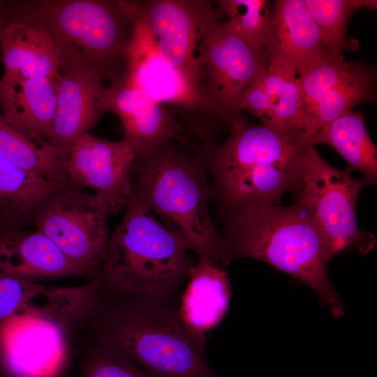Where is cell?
Wrapping results in <instances>:
<instances>
[{
  "label": "cell",
  "instance_id": "1",
  "mask_svg": "<svg viewBox=\"0 0 377 377\" xmlns=\"http://www.w3.org/2000/svg\"><path fill=\"white\" fill-rule=\"evenodd\" d=\"M168 299L108 294L96 285L73 326L154 377H220L206 360L205 336L189 329Z\"/></svg>",
  "mask_w": 377,
  "mask_h": 377
},
{
  "label": "cell",
  "instance_id": "2",
  "mask_svg": "<svg viewBox=\"0 0 377 377\" xmlns=\"http://www.w3.org/2000/svg\"><path fill=\"white\" fill-rule=\"evenodd\" d=\"M227 126L229 135L222 143L193 149L208 175L219 217L273 205L286 192L296 191L306 146L242 116Z\"/></svg>",
  "mask_w": 377,
  "mask_h": 377
},
{
  "label": "cell",
  "instance_id": "3",
  "mask_svg": "<svg viewBox=\"0 0 377 377\" xmlns=\"http://www.w3.org/2000/svg\"><path fill=\"white\" fill-rule=\"evenodd\" d=\"M222 264L251 258L264 261L309 286L334 318L342 304L327 275L332 258L326 240L300 204L253 207L223 219Z\"/></svg>",
  "mask_w": 377,
  "mask_h": 377
},
{
  "label": "cell",
  "instance_id": "4",
  "mask_svg": "<svg viewBox=\"0 0 377 377\" xmlns=\"http://www.w3.org/2000/svg\"><path fill=\"white\" fill-rule=\"evenodd\" d=\"M131 195L187 250L223 267L221 232L209 212L213 190L194 151L170 141L135 157Z\"/></svg>",
  "mask_w": 377,
  "mask_h": 377
},
{
  "label": "cell",
  "instance_id": "5",
  "mask_svg": "<svg viewBox=\"0 0 377 377\" xmlns=\"http://www.w3.org/2000/svg\"><path fill=\"white\" fill-rule=\"evenodd\" d=\"M10 20L36 22L49 32L59 52L61 73L92 68L111 81L126 59L135 21L134 1L34 0L5 1Z\"/></svg>",
  "mask_w": 377,
  "mask_h": 377
},
{
  "label": "cell",
  "instance_id": "6",
  "mask_svg": "<svg viewBox=\"0 0 377 377\" xmlns=\"http://www.w3.org/2000/svg\"><path fill=\"white\" fill-rule=\"evenodd\" d=\"M125 210L91 281L108 294L168 298L188 279L196 262L132 195Z\"/></svg>",
  "mask_w": 377,
  "mask_h": 377
},
{
  "label": "cell",
  "instance_id": "7",
  "mask_svg": "<svg viewBox=\"0 0 377 377\" xmlns=\"http://www.w3.org/2000/svg\"><path fill=\"white\" fill-rule=\"evenodd\" d=\"M365 184L351 177L347 170L332 166L313 146L307 147L296 202L314 220L332 258L349 249L366 255L376 244L375 236L362 230L356 219L357 197Z\"/></svg>",
  "mask_w": 377,
  "mask_h": 377
},
{
  "label": "cell",
  "instance_id": "8",
  "mask_svg": "<svg viewBox=\"0 0 377 377\" xmlns=\"http://www.w3.org/2000/svg\"><path fill=\"white\" fill-rule=\"evenodd\" d=\"M108 216L94 193L68 183L41 207L34 225L71 262L87 272L92 281L105 258L110 239Z\"/></svg>",
  "mask_w": 377,
  "mask_h": 377
},
{
  "label": "cell",
  "instance_id": "9",
  "mask_svg": "<svg viewBox=\"0 0 377 377\" xmlns=\"http://www.w3.org/2000/svg\"><path fill=\"white\" fill-rule=\"evenodd\" d=\"M200 89L205 111L226 126L239 117L244 91L265 71L267 62L226 23H213L201 39Z\"/></svg>",
  "mask_w": 377,
  "mask_h": 377
},
{
  "label": "cell",
  "instance_id": "10",
  "mask_svg": "<svg viewBox=\"0 0 377 377\" xmlns=\"http://www.w3.org/2000/svg\"><path fill=\"white\" fill-rule=\"evenodd\" d=\"M69 322L46 311L24 312L0 325V359L12 377H55L68 353Z\"/></svg>",
  "mask_w": 377,
  "mask_h": 377
},
{
  "label": "cell",
  "instance_id": "11",
  "mask_svg": "<svg viewBox=\"0 0 377 377\" xmlns=\"http://www.w3.org/2000/svg\"><path fill=\"white\" fill-rule=\"evenodd\" d=\"M137 17L152 35L158 54L200 88L196 43L219 21L210 1L153 0L135 2Z\"/></svg>",
  "mask_w": 377,
  "mask_h": 377
},
{
  "label": "cell",
  "instance_id": "12",
  "mask_svg": "<svg viewBox=\"0 0 377 377\" xmlns=\"http://www.w3.org/2000/svg\"><path fill=\"white\" fill-rule=\"evenodd\" d=\"M135 157L126 140L110 141L89 132L73 144L64 165L71 183L93 189L108 214L115 215L127 206Z\"/></svg>",
  "mask_w": 377,
  "mask_h": 377
},
{
  "label": "cell",
  "instance_id": "13",
  "mask_svg": "<svg viewBox=\"0 0 377 377\" xmlns=\"http://www.w3.org/2000/svg\"><path fill=\"white\" fill-rule=\"evenodd\" d=\"M102 87L97 108L103 114L110 112L121 120L124 139L132 146L135 156L147 154L178 138L181 125L161 103L124 75Z\"/></svg>",
  "mask_w": 377,
  "mask_h": 377
},
{
  "label": "cell",
  "instance_id": "14",
  "mask_svg": "<svg viewBox=\"0 0 377 377\" xmlns=\"http://www.w3.org/2000/svg\"><path fill=\"white\" fill-rule=\"evenodd\" d=\"M124 76L159 103L177 104L206 112L198 86L161 57L152 35L137 15Z\"/></svg>",
  "mask_w": 377,
  "mask_h": 377
},
{
  "label": "cell",
  "instance_id": "15",
  "mask_svg": "<svg viewBox=\"0 0 377 377\" xmlns=\"http://www.w3.org/2000/svg\"><path fill=\"white\" fill-rule=\"evenodd\" d=\"M71 276L91 279L36 229H0V278L36 282Z\"/></svg>",
  "mask_w": 377,
  "mask_h": 377
},
{
  "label": "cell",
  "instance_id": "16",
  "mask_svg": "<svg viewBox=\"0 0 377 377\" xmlns=\"http://www.w3.org/2000/svg\"><path fill=\"white\" fill-rule=\"evenodd\" d=\"M103 77L101 71L86 68L61 73L58 78L55 112L46 141L64 158L102 115L96 102Z\"/></svg>",
  "mask_w": 377,
  "mask_h": 377
},
{
  "label": "cell",
  "instance_id": "17",
  "mask_svg": "<svg viewBox=\"0 0 377 377\" xmlns=\"http://www.w3.org/2000/svg\"><path fill=\"white\" fill-rule=\"evenodd\" d=\"M4 82L61 74V61L54 42L42 25L10 20L0 40Z\"/></svg>",
  "mask_w": 377,
  "mask_h": 377
},
{
  "label": "cell",
  "instance_id": "18",
  "mask_svg": "<svg viewBox=\"0 0 377 377\" xmlns=\"http://www.w3.org/2000/svg\"><path fill=\"white\" fill-rule=\"evenodd\" d=\"M60 75L14 82L0 79V107L4 118L19 130L46 141L54 116Z\"/></svg>",
  "mask_w": 377,
  "mask_h": 377
},
{
  "label": "cell",
  "instance_id": "19",
  "mask_svg": "<svg viewBox=\"0 0 377 377\" xmlns=\"http://www.w3.org/2000/svg\"><path fill=\"white\" fill-rule=\"evenodd\" d=\"M272 23V57L276 55L290 63L298 75L327 56L319 31L303 0L276 1Z\"/></svg>",
  "mask_w": 377,
  "mask_h": 377
},
{
  "label": "cell",
  "instance_id": "20",
  "mask_svg": "<svg viewBox=\"0 0 377 377\" xmlns=\"http://www.w3.org/2000/svg\"><path fill=\"white\" fill-rule=\"evenodd\" d=\"M188 278L179 313L189 329L204 335L221 322L228 311L229 279L223 267L202 258L196 262Z\"/></svg>",
  "mask_w": 377,
  "mask_h": 377
},
{
  "label": "cell",
  "instance_id": "21",
  "mask_svg": "<svg viewBox=\"0 0 377 377\" xmlns=\"http://www.w3.org/2000/svg\"><path fill=\"white\" fill-rule=\"evenodd\" d=\"M65 184L37 177L0 156V229L34 224L41 207Z\"/></svg>",
  "mask_w": 377,
  "mask_h": 377
},
{
  "label": "cell",
  "instance_id": "22",
  "mask_svg": "<svg viewBox=\"0 0 377 377\" xmlns=\"http://www.w3.org/2000/svg\"><path fill=\"white\" fill-rule=\"evenodd\" d=\"M327 145L346 161V170L363 175L366 184L377 181V149L367 131L364 116L352 110L320 128L306 140V146Z\"/></svg>",
  "mask_w": 377,
  "mask_h": 377
},
{
  "label": "cell",
  "instance_id": "23",
  "mask_svg": "<svg viewBox=\"0 0 377 377\" xmlns=\"http://www.w3.org/2000/svg\"><path fill=\"white\" fill-rule=\"evenodd\" d=\"M298 75L288 61L276 55L270 58L261 75L268 106L267 119L263 125L302 142Z\"/></svg>",
  "mask_w": 377,
  "mask_h": 377
},
{
  "label": "cell",
  "instance_id": "24",
  "mask_svg": "<svg viewBox=\"0 0 377 377\" xmlns=\"http://www.w3.org/2000/svg\"><path fill=\"white\" fill-rule=\"evenodd\" d=\"M0 156L37 177L68 184L61 152L10 124L0 112Z\"/></svg>",
  "mask_w": 377,
  "mask_h": 377
},
{
  "label": "cell",
  "instance_id": "25",
  "mask_svg": "<svg viewBox=\"0 0 377 377\" xmlns=\"http://www.w3.org/2000/svg\"><path fill=\"white\" fill-rule=\"evenodd\" d=\"M376 68L367 70L354 78L331 88L302 117L301 140L306 139L320 128L334 121L362 102L376 101ZM308 147V146H306Z\"/></svg>",
  "mask_w": 377,
  "mask_h": 377
},
{
  "label": "cell",
  "instance_id": "26",
  "mask_svg": "<svg viewBox=\"0 0 377 377\" xmlns=\"http://www.w3.org/2000/svg\"><path fill=\"white\" fill-rule=\"evenodd\" d=\"M228 20V29L257 50L269 62L273 52L272 12L265 0L219 1Z\"/></svg>",
  "mask_w": 377,
  "mask_h": 377
},
{
  "label": "cell",
  "instance_id": "27",
  "mask_svg": "<svg viewBox=\"0 0 377 377\" xmlns=\"http://www.w3.org/2000/svg\"><path fill=\"white\" fill-rule=\"evenodd\" d=\"M313 20L327 55L342 57V52L348 47L346 38L347 22L351 15L358 8H376L374 0H303Z\"/></svg>",
  "mask_w": 377,
  "mask_h": 377
},
{
  "label": "cell",
  "instance_id": "28",
  "mask_svg": "<svg viewBox=\"0 0 377 377\" xmlns=\"http://www.w3.org/2000/svg\"><path fill=\"white\" fill-rule=\"evenodd\" d=\"M369 66L362 62L346 61L343 57L327 55L300 73L301 121L303 116L331 88L360 75Z\"/></svg>",
  "mask_w": 377,
  "mask_h": 377
},
{
  "label": "cell",
  "instance_id": "29",
  "mask_svg": "<svg viewBox=\"0 0 377 377\" xmlns=\"http://www.w3.org/2000/svg\"><path fill=\"white\" fill-rule=\"evenodd\" d=\"M84 348L82 377H154L112 346L91 339Z\"/></svg>",
  "mask_w": 377,
  "mask_h": 377
},
{
  "label": "cell",
  "instance_id": "30",
  "mask_svg": "<svg viewBox=\"0 0 377 377\" xmlns=\"http://www.w3.org/2000/svg\"><path fill=\"white\" fill-rule=\"evenodd\" d=\"M30 297V289L25 281L0 278V325L24 311Z\"/></svg>",
  "mask_w": 377,
  "mask_h": 377
},
{
  "label": "cell",
  "instance_id": "31",
  "mask_svg": "<svg viewBox=\"0 0 377 377\" xmlns=\"http://www.w3.org/2000/svg\"><path fill=\"white\" fill-rule=\"evenodd\" d=\"M262 74L251 83L241 96L239 101V110L240 112L247 111L260 118L261 124H263L267 119L268 106L261 77Z\"/></svg>",
  "mask_w": 377,
  "mask_h": 377
},
{
  "label": "cell",
  "instance_id": "32",
  "mask_svg": "<svg viewBox=\"0 0 377 377\" xmlns=\"http://www.w3.org/2000/svg\"><path fill=\"white\" fill-rule=\"evenodd\" d=\"M10 21L3 1H0V40L4 29Z\"/></svg>",
  "mask_w": 377,
  "mask_h": 377
}]
</instances>
